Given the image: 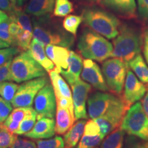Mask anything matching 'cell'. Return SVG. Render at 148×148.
<instances>
[{"label":"cell","instance_id":"6da1fadb","mask_svg":"<svg viewBox=\"0 0 148 148\" xmlns=\"http://www.w3.org/2000/svg\"><path fill=\"white\" fill-rule=\"evenodd\" d=\"M77 49L84 58L101 62L111 57L113 46L95 31L85 29L79 37Z\"/></svg>","mask_w":148,"mask_h":148},{"label":"cell","instance_id":"7a4b0ae2","mask_svg":"<svg viewBox=\"0 0 148 148\" xmlns=\"http://www.w3.org/2000/svg\"><path fill=\"white\" fill-rule=\"evenodd\" d=\"M143 40L141 35L133 27L122 26L119 34L113 40V50L111 57L121 59L127 64L140 54Z\"/></svg>","mask_w":148,"mask_h":148},{"label":"cell","instance_id":"3957f363","mask_svg":"<svg viewBox=\"0 0 148 148\" xmlns=\"http://www.w3.org/2000/svg\"><path fill=\"white\" fill-rule=\"evenodd\" d=\"M82 21L92 30L108 39L119 34L120 21L115 16L99 9H86L83 11Z\"/></svg>","mask_w":148,"mask_h":148},{"label":"cell","instance_id":"277c9868","mask_svg":"<svg viewBox=\"0 0 148 148\" xmlns=\"http://www.w3.org/2000/svg\"><path fill=\"white\" fill-rule=\"evenodd\" d=\"M10 79L21 83L37 77L46 76V70L36 62L28 51H23L13 58L11 62Z\"/></svg>","mask_w":148,"mask_h":148},{"label":"cell","instance_id":"5b68a950","mask_svg":"<svg viewBox=\"0 0 148 148\" xmlns=\"http://www.w3.org/2000/svg\"><path fill=\"white\" fill-rule=\"evenodd\" d=\"M121 127L130 136L148 141V118L140 102L130 106L122 121Z\"/></svg>","mask_w":148,"mask_h":148},{"label":"cell","instance_id":"8992f818","mask_svg":"<svg viewBox=\"0 0 148 148\" xmlns=\"http://www.w3.org/2000/svg\"><path fill=\"white\" fill-rule=\"evenodd\" d=\"M128 65L117 58L104 61L101 71L109 89L116 93H121L125 84Z\"/></svg>","mask_w":148,"mask_h":148},{"label":"cell","instance_id":"52a82bcc","mask_svg":"<svg viewBox=\"0 0 148 148\" xmlns=\"http://www.w3.org/2000/svg\"><path fill=\"white\" fill-rule=\"evenodd\" d=\"M49 83L47 76L26 81L18 86L15 96L11 101L12 107H30L38 91Z\"/></svg>","mask_w":148,"mask_h":148},{"label":"cell","instance_id":"ba28073f","mask_svg":"<svg viewBox=\"0 0 148 148\" xmlns=\"http://www.w3.org/2000/svg\"><path fill=\"white\" fill-rule=\"evenodd\" d=\"M34 106L36 119L53 118L56 112V99L51 84L47 83L38 91L34 98Z\"/></svg>","mask_w":148,"mask_h":148},{"label":"cell","instance_id":"9c48e42d","mask_svg":"<svg viewBox=\"0 0 148 148\" xmlns=\"http://www.w3.org/2000/svg\"><path fill=\"white\" fill-rule=\"evenodd\" d=\"M127 110L124 101L120 99L103 116L93 119L99 125L103 136L119 127Z\"/></svg>","mask_w":148,"mask_h":148},{"label":"cell","instance_id":"30bf717a","mask_svg":"<svg viewBox=\"0 0 148 148\" xmlns=\"http://www.w3.org/2000/svg\"><path fill=\"white\" fill-rule=\"evenodd\" d=\"M33 38L42 42L44 45H53L69 47L73 43L74 38L64 33L53 32L34 22L33 27Z\"/></svg>","mask_w":148,"mask_h":148},{"label":"cell","instance_id":"8fae6325","mask_svg":"<svg viewBox=\"0 0 148 148\" xmlns=\"http://www.w3.org/2000/svg\"><path fill=\"white\" fill-rule=\"evenodd\" d=\"M120 99L113 95L106 92H97L92 94L87 102L88 116L91 119L100 117Z\"/></svg>","mask_w":148,"mask_h":148},{"label":"cell","instance_id":"7c38bea8","mask_svg":"<svg viewBox=\"0 0 148 148\" xmlns=\"http://www.w3.org/2000/svg\"><path fill=\"white\" fill-rule=\"evenodd\" d=\"M70 86L72 90L75 121L79 119H86L88 116L86 103L91 86L81 79H78Z\"/></svg>","mask_w":148,"mask_h":148},{"label":"cell","instance_id":"4fadbf2b","mask_svg":"<svg viewBox=\"0 0 148 148\" xmlns=\"http://www.w3.org/2000/svg\"><path fill=\"white\" fill-rule=\"evenodd\" d=\"M123 101L127 110L132 104L137 102L144 97L146 87L132 71L127 69V77L125 80Z\"/></svg>","mask_w":148,"mask_h":148},{"label":"cell","instance_id":"5bb4252c","mask_svg":"<svg viewBox=\"0 0 148 148\" xmlns=\"http://www.w3.org/2000/svg\"><path fill=\"white\" fill-rule=\"evenodd\" d=\"M81 78L92 85L96 89L101 91L105 92L110 90L107 86L99 66L90 59L86 58L83 60V69L81 73Z\"/></svg>","mask_w":148,"mask_h":148},{"label":"cell","instance_id":"9a60e30c","mask_svg":"<svg viewBox=\"0 0 148 148\" xmlns=\"http://www.w3.org/2000/svg\"><path fill=\"white\" fill-rule=\"evenodd\" d=\"M104 138L100 128L93 119L86 121L84 133L80 138L77 148H95Z\"/></svg>","mask_w":148,"mask_h":148},{"label":"cell","instance_id":"2e32d148","mask_svg":"<svg viewBox=\"0 0 148 148\" xmlns=\"http://www.w3.org/2000/svg\"><path fill=\"white\" fill-rule=\"evenodd\" d=\"M47 57L56 66L54 71L60 73L61 70H66L69 65L70 51L66 47L58 45H47L45 47Z\"/></svg>","mask_w":148,"mask_h":148},{"label":"cell","instance_id":"e0dca14e","mask_svg":"<svg viewBox=\"0 0 148 148\" xmlns=\"http://www.w3.org/2000/svg\"><path fill=\"white\" fill-rule=\"evenodd\" d=\"M55 125L56 121L53 118H41L36 122L33 128L23 136L33 139L51 138L56 134Z\"/></svg>","mask_w":148,"mask_h":148},{"label":"cell","instance_id":"ac0fdd59","mask_svg":"<svg viewBox=\"0 0 148 148\" xmlns=\"http://www.w3.org/2000/svg\"><path fill=\"white\" fill-rule=\"evenodd\" d=\"M49 77L51 85L54 90L56 101H68L69 103L73 105L71 90L64 78H62L60 74L55 71L49 72Z\"/></svg>","mask_w":148,"mask_h":148},{"label":"cell","instance_id":"d6986e66","mask_svg":"<svg viewBox=\"0 0 148 148\" xmlns=\"http://www.w3.org/2000/svg\"><path fill=\"white\" fill-rule=\"evenodd\" d=\"M83 69L82 57L73 51H70L69 65L66 70H61L60 73L65 78L68 84L71 85L79 79V75Z\"/></svg>","mask_w":148,"mask_h":148},{"label":"cell","instance_id":"ffe728a7","mask_svg":"<svg viewBox=\"0 0 148 148\" xmlns=\"http://www.w3.org/2000/svg\"><path fill=\"white\" fill-rule=\"evenodd\" d=\"M27 51L32 58L46 70V71L49 73L51 71H54L56 66L52 61L47 57L45 45L42 42L33 38Z\"/></svg>","mask_w":148,"mask_h":148},{"label":"cell","instance_id":"44dd1931","mask_svg":"<svg viewBox=\"0 0 148 148\" xmlns=\"http://www.w3.org/2000/svg\"><path fill=\"white\" fill-rule=\"evenodd\" d=\"M102 4L107 8L125 17H132L136 14L135 0H103Z\"/></svg>","mask_w":148,"mask_h":148},{"label":"cell","instance_id":"7402d4cb","mask_svg":"<svg viewBox=\"0 0 148 148\" xmlns=\"http://www.w3.org/2000/svg\"><path fill=\"white\" fill-rule=\"evenodd\" d=\"M75 122V115L68 108L56 104L55 131L58 134H64Z\"/></svg>","mask_w":148,"mask_h":148},{"label":"cell","instance_id":"603a6c76","mask_svg":"<svg viewBox=\"0 0 148 148\" xmlns=\"http://www.w3.org/2000/svg\"><path fill=\"white\" fill-rule=\"evenodd\" d=\"M54 0H30L25 8V13L40 17L53 11Z\"/></svg>","mask_w":148,"mask_h":148},{"label":"cell","instance_id":"cb8c5ba5","mask_svg":"<svg viewBox=\"0 0 148 148\" xmlns=\"http://www.w3.org/2000/svg\"><path fill=\"white\" fill-rule=\"evenodd\" d=\"M86 121L85 119L77 121L64 136V148H73L77 145L82 138Z\"/></svg>","mask_w":148,"mask_h":148},{"label":"cell","instance_id":"d4e9b609","mask_svg":"<svg viewBox=\"0 0 148 148\" xmlns=\"http://www.w3.org/2000/svg\"><path fill=\"white\" fill-rule=\"evenodd\" d=\"M127 65L136 74L140 82L148 83V66L141 55L138 54L130 60Z\"/></svg>","mask_w":148,"mask_h":148},{"label":"cell","instance_id":"484cf974","mask_svg":"<svg viewBox=\"0 0 148 148\" xmlns=\"http://www.w3.org/2000/svg\"><path fill=\"white\" fill-rule=\"evenodd\" d=\"M125 132L121 127L110 132L101 143L100 148H123Z\"/></svg>","mask_w":148,"mask_h":148},{"label":"cell","instance_id":"4316f807","mask_svg":"<svg viewBox=\"0 0 148 148\" xmlns=\"http://www.w3.org/2000/svg\"><path fill=\"white\" fill-rule=\"evenodd\" d=\"M10 18L12 21L17 23L23 30L33 33L30 18L25 12H22L21 10L14 7L12 12L10 13Z\"/></svg>","mask_w":148,"mask_h":148},{"label":"cell","instance_id":"83f0119b","mask_svg":"<svg viewBox=\"0 0 148 148\" xmlns=\"http://www.w3.org/2000/svg\"><path fill=\"white\" fill-rule=\"evenodd\" d=\"M18 85L16 83L3 81L0 82V96L8 102H11L17 91Z\"/></svg>","mask_w":148,"mask_h":148},{"label":"cell","instance_id":"f1b7e54d","mask_svg":"<svg viewBox=\"0 0 148 148\" xmlns=\"http://www.w3.org/2000/svg\"><path fill=\"white\" fill-rule=\"evenodd\" d=\"M34 110V109H33L31 106L15 108V109L12 110L8 118L5 120V122H14L20 124V123Z\"/></svg>","mask_w":148,"mask_h":148},{"label":"cell","instance_id":"f546056e","mask_svg":"<svg viewBox=\"0 0 148 148\" xmlns=\"http://www.w3.org/2000/svg\"><path fill=\"white\" fill-rule=\"evenodd\" d=\"M73 11V5L69 0H56L53 14L56 16L62 17L71 13Z\"/></svg>","mask_w":148,"mask_h":148},{"label":"cell","instance_id":"4dcf8cb0","mask_svg":"<svg viewBox=\"0 0 148 148\" xmlns=\"http://www.w3.org/2000/svg\"><path fill=\"white\" fill-rule=\"evenodd\" d=\"M33 33L22 30L17 36L14 38V47H18L20 50L27 51L32 40Z\"/></svg>","mask_w":148,"mask_h":148},{"label":"cell","instance_id":"1f68e13d","mask_svg":"<svg viewBox=\"0 0 148 148\" xmlns=\"http://www.w3.org/2000/svg\"><path fill=\"white\" fill-rule=\"evenodd\" d=\"M82 21V16L71 15L66 16L62 22V25L66 31L71 34L75 35L77 33V29Z\"/></svg>","mask_w":148,"mask_h":148},{"label":"cell","instance_id":"d6a6232c","mask_svg":"<svg viewBox=\"0 0 148 148\" xmlns=\"http://www.w3.org/2000/svg\"><path fill=\"white\" fill-rule=\"evenodd\" d=\"M37 114L36 111L34 110L28 114L26 117L19 124V127L16 131V135H24L31 130L36 123Z\"/></svg>","mask_w":148,"mask_h":148},{"label":"cell","instance_id":"836d02e7","mask_svg":"<svg viewBox=\"0 0 148 148\" xmlns=\"http://www.w3.org/2000/svg\"><path fill=\"white\" fill-rule=\"evenodd\" d=\"M16 134L8 131L0 123V148H10L14 143Z\"/></svg>","mask_w":148,"mask_h":148},{"label":"cell","instance_id":"e575fe53","mask_svg":"<svg viewBox=\"0 0 148 148\" xmlns=\"http://www.w3.org/2000/svg\"><path fill=\"white\" fill-rule=\"evenodd\" d=\"M37 148H64V140L56 136L47 140L36 139Z\"/></svg>","mask_w":148,"mask_h":148},{"label":"cell","instance_id":"d590c367","mask_svg":"<svg viewBox=\"0 0 148 148\" xmlns=\"http://www.w3.org/2000/svg\"><path fill=\"white\" fill-rule=\"evenodd\" d=\"M11 18L9 17L5 21L0 23V38L10 45H14V39L9 32V25Z\"/></svg>","mask_w":148,"mask_h":148},{"label":"cell","instance_id":"8d00e7d4","mask_svg":"<svg viewBox=\"0 0 148 148\" xmlns=\"http://www.w3.org/2000/svg\"><path fill=\"white\" fill-rule=\"evenodd\" d=\"M21 51L16 47H9L0 49V66L13 59V57Z\"/></svg>","mask_w":148,"mask_h":148},{"label":"cell","instance_id":"74e56055","mask_svg":"<svg viewBox=\"0 0 148 148\" xmlns=\"http://www.w3.org/2000/svg\"><path fill=\"white\" fill-rule=\"evenodd\" d=\"M12 110V104L0 96V123L5 121Z\"/></svg>","mask_w":148,"mask_h":148},{"label":"cell","instance_id":"f35d334b","mask_svg":"<svg viewBox=\"0 0 148 148\" xmlns=\"http://www.w3.org/2000/svg\"><path fill=\"white\" fill-rule=\"evenodd\" d=\"M125 148H148V141L139 140L134 136H132L127 138Z\"/></svg>","mask_w":148,"mask_h":148},{"label":"cell","instance_id":"ab89813d","mask_svg":"<svg viewBox=\"0 0 148 148\" xmlns=\"http://www.w3.org/2000/svg\"><path fill=\"white\" fill-rule=\"evenodd\" d=\"M10 148H37V147L36 142L32 140L17 137Z\"/></svg>","mask_w":148,"mask_h":148},{"label":"cell","instance_id":"60d3db41","mask_svg":"<svg viewBox=\"0 0 148 148\" xmlns=\"http://www.w3.org/2000/svg\"><path fill=\"white\" fill-rule=\"evenodd\" d=\"M12 60L3 65L0 66V82L3 81H11L10 67Z\"/></svg>","mask_w":148,"mask_h":148},{"label":"cell","instance_id":"b9f144b4","mask_svg":"<svg viewBox=\"0 0 148 148\" xmlns=\"http://www.w3.org/2000/svg\"><path fill=\"white\" fill-rule=\"evenodd\" d=\"M138 10L142 18L148 20V0H137Z\"/></svg>","mask_w":148,"mask_h":148},{"label":"cell","instance_id":"7bdbcfd3","mask_svg":"<svg viewBox=\"0 0 148 148\" xmlns=\"http://www.w3.org/2000/svg\"><path fill=\"white\" fill-rule=\"evenodd\" d=\"M22 30H23V29L21 28V27L17 23H16V22H14L11 19V22L10 25H9V32H10V34L14 38V39L15 37L17 36L20 34V32Z\"/></svg>","mask_w":148,"mask_h":148},{"label":"cell","instance_id":"ee69618b","mask_svg":"<svg viewBox=\"0 0 148 148\" xmlns=\"http://www.w3.org/2000/svg\"><path fill=\"white\" fill-rule=\"evenodd\" d=\"M14 8V5L11 3L10 0H0V9L3 11L10 13Z\"/></svg>","mask_w":148,"mask_h":148},{"label":"cell","instance_id":"f6af8a7d","mask_svg":"<svg viewBox=\"0 0 148 148\" xmlns=\"http://www.w3.org/2000/svg\"><path fill=\"white\" fill-rule=\"evenodd\" d=\"M143 53L148 64V28L145 31L143 37Z\"/></svg>","mask_w":148,"mask_h":148},{"label":"cell","instance_id":"bcb514c9","mask_svg":"<svg viewBox=\"0 0 148 148\" xmlns=\"http://www.w3.org/2000/svg\"><path fill=\"white\" fill-rule=\"evenodd\" d=\"M142 104H143V106H143L144 112H145L146 116H147L148 118V90L145 96L143 98Z\"/></svg>","mask_w":148,"mask_h":148},{"label":"cell","instance_id":"7dc6e473","mask_svg":"<svg viewBox=\"0 0 148 148\" xmlns=\"http://www.w3.org/2000/svg\"><path fill=\"white\" fill-rule=\"evenodd\" d=\"M8 16H9L7 14L6 12L0 9V23H1V22L4 21L5 20L8 19L9 18Z\"/></svg>","mask_w":148,"mask_h":148},{"label":"cell","instance_id":"c3c4849f","mask_svg":"<svg viewBox=\"0 0 148 148\" xmlns=\"http://www.w3.org/2000/svg\"><path fill=\"white\" fill-rule=\"evenodd\" d=\"M10 45L5 42V41H3V40H1L0 38V49H2V48H5V47H10Z\"/></svg>","mask_w":148,"mask_h":148},{"label":"cell","instance_id":"681fc988","mask_svg":"<svg viewBox=\"0 0 148 148\" xmlns=\"http://www.w3.org/2000/svg\"><path fill=\"white\" fill-rule=\"evenodd\" d=\"M27 0H16V5H18V6H21Z\"/></svg>","mask_w":148,"mask_h":148},{"label":"cell","instance_id":"f907efd6","mask_svg":"<svg viewBox=\"0 0 148 148\" xmlns=\"http://www.w3.org/2000/svg\"><path fill=\"white\" fill-rule=\"evenodd\" d=\"M10 1L14 5H15L16 4V0H10Z\"/></svg>","mask_w":148,"mask_h":148},{"label":"cell","instance_id":"816d5d0a","mask_svg":"<svg viewBox=\"0 0 148 148\" xmlns=\"http://www.w3.org/2000/svg\"><path fill=\"white\" fill-rule=\"evenodd\" d=\"M87 1H101V0H87Z\"/></svg>","mask_w":148,"mask_h":148},{"label":"cell","instance_id":"f5cc1de1","mask_svg":"<svg viewBox=\"0 0 148 148\" xmlns=\"http://www.w3.org/2000/svg\"><path fill=\"white\" fill-rule=\"evenodd\" d=\"M95 148H98V147H95Z\"/></svg>","mask_w":148,"mask_h":148},{"label":"cell","instance_id":"db71d44e","mask_svg":"<svg viewBox=\"0 0 148 148\" xmlns=\"http://www.w3.org/2000/svg\"><path fill=\"white\" fill-rule=\"evenodd\" d=\"M54 1H56V0H54Z\"/></svg>","mask_w":148,"mask_h":148}]
</instances>
